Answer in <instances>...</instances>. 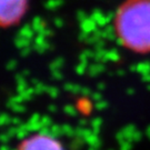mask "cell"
<instances>
[{
	"label": "cell",
	"instance_id": "cell-1",
	"mask_svg": "<svg viewBox=\"0 0 150 150\" xmlns=\"http://www.w3.org/2000/svg\"><path fill=\"white\" fill-rule=\"evenodd\" d=\"M116 36L125 48L150 52V0H125L113 19Z\"/></svg>",
	"mask_w": 150,
	"mask_h": 150
},
{
	"label": "cell",
	"instance_id": "cell-2",
	"mask_svg": "<svg viewBox=\"0 0 150 150\" xmlns=\"http://www.w3.org/2000/svg\"><path fill=\"white\" fill-rule=\"evenodd\" d=\"M29 0H0V27L19 23L28 9Z\"/></svg>",
	"mask_w": 150,
	"mask_h": 150
},
{
	"label": "cell",
	"instance_id": "cell-3",
	"mask_svg": "<svg viewBox=\"0 0 150 150\" xmlns=\"http://www.w3.org/2000/svg\"><path fill=\"white\" fill-rule=\"evenodd\" d=\"M17 150H66V148L64 144L52 134L38 132L22 140Z\"/></svg>",
	"mask_w": 150,
	"mask_h": 150
}]
</instances>
